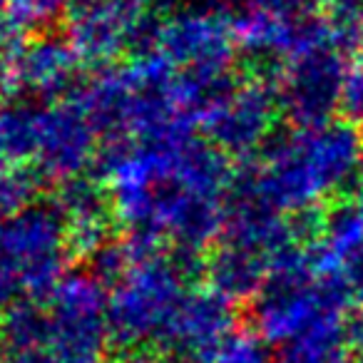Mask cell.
<instances>
[{
	"label": "cell",
	"mask_w": 363,
	"mask_h": 363,
	"mask_svg": "<svg viewBox=\"0 0 363 363\" xmlns=\"http://www.w3.org/2000/svg\"><path fill=\"white\" fill-rule=\"evenodd\" d=\"M351 62L331 48V43L294 57L284 75L281 100L298 127H321L341 110L343 85Z\"/></svg>",
	"instance_id": "obj_1"
},
{
	"label": "cell",
	"mask_w": 363,
	"mask_h": 363,
	"mask_svg": "<svg viewBox=\"0 0 363 363\" xmlns=\"http://www.w3.org/2000/svg\"><path fill=\"white\" fill-rule=\"evenodd\" d=\"M341 112L343 120L353 122V125H358L363 130V70H358L353 65L346 77V85H343Z\"/></svg>",
	"instance_id": "obj_2"
},
{
	"label": "cell",
	"mask_w": 363,
	"mask_h": 363,
	"mask_svg": "<svg viewBox=\"0 0 363 363\" xmlns=\"http://www.w3.org/2000/svg\"><path fill=\"white\" fill-rule=\"evenodd\" d=\"M338 272L343 274L353 296V308H363V244H358L353 252L341 259Z\"/></svg>",
	"instance_id": "obj_3"
},
{
	"label": "cell",
	"mask_w": 363,
	"mask_h": 363,
	"mask_svg": "<svg viewBox=\"0 0 363 363\" xmlns=\"http://www.w3.org/2000/svg\"><path fill=\"white\" fill-rule=\"evenodd\" d=\"M343 336L351 353H363V308H351L343 318Z\"/></svg>",
	"instance_id": "obj_4"
},
{
	"label": "cell",
	"mask_w": 363,
	"mask_h": 363,
	"mask_svg": "<svg viewBox=\"0 0 363 363\" xmlns=\"http://www.w3.org/2000/svg\"><path fill=\"white\" fill-rule=\"evenodd\" d=\"M328 18L338 16H363V0H318Z\"/></svg>",
	"instance_id": "obj_5"
},
{
	"label": "cell",
	"mask_w": 363,
	"mask_h": 363,
	"mask_svg": "<svg viewBox=\"0 0 363 363\" xmlns=\"http://www.w3.org/2000/svg\"><path fill=\"white\" fill-rule=\"evenodd\" d=\"M348 363H363V353H351V358H348Z\"/></svg>",
	"instance_id": "obj_6"
},
{
	"label": "cell",
	"mask_w": 363,
	"mask_h": 363,
	"mask_svg": "<svg viewBox=\"0 0 363 363\" xmlns=\"http://www.w3.org/2000/svg\"><path fill=\"white\" fill-rule=\"evenodd\" d=\"M353 67H358V70H363V50H361V55L353 60Z\"/></svg>",
	"instance_id": "obj_7"
},
{
	"label": "cell",
	"mask_w": 363,
	"mask_h": 363,
	"mask_svg": "<svg viewBox=\"0 0 363 363\" xmlns=\"http://www.w3.org/2000/svg\"><path fill=\"white\" fill-rule=\"evenodd\" d=\"M356 202H358V207H361V212H363V187H361V194L356 197Z\"/></svg>",
	"instance_id": "obj_8"
},
{
	"label": "cell",
	"mask_w": 363,
	"mask_h": 363,
	"mask_svg": "<svg viewBox=\"0 0 363 363\" xmlns=\"http://www.w3.org/2000/svg\"><path fill=\"white\" fill-rule=\"evenodd\" d=\"M361 177H363V150H361Z\"/></svg>",
	"instance_id": "obj_9"
}]
</instances>
